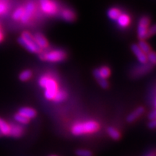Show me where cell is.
Here are the masks:
<instances>
[{"mask_svg":"<svg viewBox=\"0 0 156 156\" xmlns=\"http://www.w3.org/2000/svg\"><path fill=\"white\" fill-rule=\"evenodd\" d=\"M39 85L45 89L44 95L47 100H53L58 90V85L54 77L49 75H44L39 79Z\"/></svg>","mask_w":156,"mask_h":156,"instance_id":"1","label":"cell"},{"mask_svg":"<svg viewBox=\"0 0 156 156\" xmlns=\"http://www.w3.org/2000/svg\"><path fill=\"white\" fill-rule=\"evenodd\" d=\"M98 129V124L95 121H85L83 122H77L74 124L72 127V133L75 135H82L93 133Z\"/></svg>","mask_w":156,"mask_h":156,"instance_id":"2","label":"cell"},{"mask_svg":"<svg viewBox=\"0 0 156 156\" xmlns=\"http://www.w3.org/2000/svg\"><path fill=\"white\" fill-rule=\"evenodd\" d=\"M18 43L25 49L32 53H41L42 51L35 41L34 36L28 31L23 33L22 36L18 38Z\"/></svg>","mask_w":156,"mask_h":156,"instance_id":"3","label":"cell"},{"mask_svg":"<svg viewBox=\"0 0 156 156\" xmlns=\"http://www.w3.org/2000/svg\"><path fill=\"white\" fill-rule=\"evenodd\" d=\"M40 57L41 59L50 62H59L66 58V53L63 50L55 49L46 52H41Z\"/></svg>","mask_w":156,"mask_h":156,"instance_id":"4","label":"cell"},{"mask_svg":"<svg viewBox=\"0 0 156 156\" xmlns=\"http://www.w3.org/2000/svg\"><path fill=\"white\" fill-rule=\"evenodd\" d=\"M150 25V19L147 17H142L140 20L139 25H138L137 28V34L138 38L140 40H144V39L147 38V30L148 27Z\"/></svg>","mask_w":156,"mask_h":156,"instance_id":"5","label":"cell"},{"mask_svg":"<svg viewBox=\"0 0 156 156\" xmlns=\"http://www.w3.org/2000/svg\"><path fill=\"white\" fill-rule=\"evenodd\" d=\"M40 3L42 11L46 14L54 15L57 12V6L51 0H40Z\"/></svg>","mask_w":156,"mask_h":156,"instance_id":"6","label":"cell"},{"mask_svg":"<svg viewBox=\"0 0 156 156\" xmlns=\"http://www.w3.org/2000/svg\"><path fill=\"white\" fill-rule=\"evenodd\" d=\"M35 9H36V6H35L34 2H30L27 4L26 7L24 8V12H23V16L20 19L21 22L23 23H28L30 17H32V15H34Z\"/></svg>","mask_w":156,"mask_h":156,"instance_id":"7","label":"cell"},{"mask_svg":"<svg viewBox=\"0 0 156 156\" xmlns=\"http://www.w3.org/2000/svg\"><path fill=\"white\" fill-rule=\"evenodd\" d=\"M132 51H133L134 55L136 56L138 61H139L141 64H146L147 62V54L144 53L140 49L138 46V45L134 44L132 46Z\"/></svg>","mask_w":156,"mask_h":156,"instance_id":"8","label":"cell"},{"mask_svg":"<svg viewBox=\"0 0 156 156\" xmlns=\"http://www.w3.org/2000/svg\"><path fill=\"white\" fill-rule=\"evenodd\" d=\"M10 124V129H9V136H12L14 137H19L22 135L23 132H24V129L21 124Z\"/></svg>","mask_w":156,"mask_h":156,"instance_id":"9","label":"cell"},{"mask_svg":"<svg viewBox=\"0 0 156 156\" xmlns=\"http://www.w3.org/2000/svg\"><path fill=\"white\" fill-rule=\"evenodd\" d=\"M35 41L36 42V44L41 48H46L48 46V41L46 40V38H45L44 36L40 33H36V34L34 36Z\"/></svg>","mask_w":156,"mask_h":156,"instance_id":"10","label":"cell"},{"mask_svg":"<svg viewBox=\"0 0 156 156\" xmlns=\"http://www.w3.org/2000/svg\"><path fill=\"white\" fill-rule=\"evenodd\" d=\"M18 114L23 115V116L30 119H33L36 116V112L34 108H29V107H23V108H20Z\"/></svg>","mask_w":156,"mask_h":156,"instance_id":"11","label":"cell"},{"mask_svg":"<svg viewBox=\"0 0 156 156\" xmlns=\"http://www.w3.org/2000/svg\"><path fill=\"white\" fill-rule=\"evenodd\" d=\"M117 24L121 28H126L130 23V17L126 14H121L116 19Z\"/></svg>","mask_w":156,"mask_h":156,"instance_id":"12","label":"cell"},{"mask_svg":"<svg viewBox=\"0 0 156 156\" xmlns=\"http://www.w3.org/2000/svg\"><path fill=\"white\" fill-rule=\"evenodd\" d=\"M61 16L64 20L67 22H72L75 20V13L70 9H64L61 12Z\"/></svg>","mask_w":156,"mask_h":156,"instance_id":"13","label":"cell"},{"mask_svg":"<svg viewBox=\"0 0 156 156\" xmlns=\"http://www.w3.org/2000/svg\"><path fill=\"white\" fill-rule=\"evenodd\" d=\"M145 112V109L143 107H139V108H136L133 112L129 115L127 117V121L129 122H132L134 120H136L138 117H140L141 115L143 114Z\"/></svg>","mask_w":156,"mask_h":156,"instance_id":"14","label":"cell"},{"mask_svg":"<svg viewBox=\"0 0 156 156\" xmlns=\"http://www.w3.org/2000/svg\"><path fill=\"white\" fill-rule=\"evenodd\" d=\"M9 129H10V124L2 119H0V132L2 136L9 135Z\"/></svg>","mask_w":156,"mask_h":156,"instance_id":"15","label":"cell"},{"mask_svg":"<svg viewBox=\"0 0 156 156\" xmlns=\"http://www.w3.org/2000/svg\"><path fill=\"white\" fill-rule=\"evenodd\" d=\"M122 14L121 11L119 9L116 8V7H112V8L109 9L108 12H107V15L108 17L112 20H116L118 17Z\"/></svg>","mask_w":156,"mask_h":156,"instance_id":"16","label":"cell"},{"mask_svg":"<svg viewBox=\"0 0 156 156\" xmlns=\"http://www.w3.org/2000/svg\"><path fill=\"white\" fill-rule=\"evenodd\" d=\"M67 94L65 91L63 90H59L58 89L56 92L55 96H54L53 100L55 101V102H62L67 98Z\"/></svg>","mask_w":156,"mask_h":156,"instance_id":"17","label":"cell"},{"mask_svg":"<svg viewBox=\"0 0 156 156\" xmlns=\"http://www.w3.org/2000/svg\"><path fill=\"white\" fill-rule=\"evenodd\" d=\"M146 64H147V63H146ZM146 64H142V65L140 66V67H138L137 68H138V69H140V70L137 69H134V75L141 76L142 75H143V74H145L146 73H147V72L149 71V69H150V66L147 65Z\"/></svg>","mask_w":156,"mask_h":156,"instance_id":"18","label":"cell"},{"mask_svg":"<svg viewBox=\"0 0 156 156\" xmlns=\"http://www.w3.org/2000/svg\"><path fill=\"white\" fill-rule=\"evenodd\" d=\"M96 70V72L99 75L101 76V77L104 78V79H106L107 77H109V75H110V69H109L108 67H101V68H99V69H95Z\"/></svg>","mask_w":156,"mask_h":156,"instance_id":"19","label":"cell"},{"mask_svg":"<svg viewBox=\"0 0 156 156\" xmlns=\"http://www.w3.org/2000/svg\"><path fill=\"white\" fill-rule=\"evenodd\" d=\"M93 74H94L95 77L96 78V80H98V83L100 84L101 86L103 87V88H106V87H108V82L106 81V80L104 79V78L101 77V76L99 75L98 74L96 70H95Z\"/></svg>","mask_w":156,"mask_h":156,"instance_id":"20","label":"cell"},{"mask_svg":"<svg viewBox=\"0 0 156 156\" xmlns=\"http://www.w3.org/2000/svg\"><path fill=\"white\" fill-rule=\"evenodd\" d=\"M138 46H139L140 49H141L142 51H143L144 53H145L146 54L151 51V46H150L149 44H148L146 41H145L144 40H140L139 44H138Z\"/></svg>","mask_w":156,"mask_h":156,"instance_id":"21","label":"cell"},{"mask_svg":"<svg viewBox=\"0 0 156 156\" xmlns=\"http://www.w3.org/2000/svg\"><path fill=\"white\" fill-rule=\"evenodd\" d=\"M23 12H24V8L22 7H18V8L15 9L14 12H13L12 19L14 20H20L21 17H22Z\"/></svg>","mask_w":156,"mask_h":156,"instance_id":"22","label":"cell"},{"mask_svg":"<svg viewBox=\"0 0 156 156\" xmlns=\"http://www.w3.org/2000/svg\"><path fill=\"white\" fill-rule=\"evenodd\" d=\"M31 77H32V73H31L30 70L28 69L23 71L19 75V78L20 79V80L22 81L28 80L30 79Z\"/></svg>","mask_w":156,"mask_h":156,"instance_id":"23","label":"cell"},{"mask_svg":"<svg viewBox=\"0 0 156 156\" xmlns=\"http://www.w3.org/2000/svg\"><path fill=\"white\" fill-rule=\"evenodd\" d=\"M107 132H108V134L110 135V136H112L114 140H118L120 137L119 132L116 129L113 127H108V129H107Z\"/></svg>","mask_w":156,"mask_h":156,"instance_id":"24","label":"cell"},{"mask_svg":"<svg viewBox=\"0 0 156 156\" xmlns=\"http://www.w3.org/2000/svg\"><path fill=\"white\" fill-rule=\"evenodd\" d=\"M14 119L15 120V122L17 123H18L20 124H27L29 122V119L26 117L23 116V115L20 114H17L15 115Z\"/></svg>","mask_w":156,"mask_h":156,"instance_id":"25","label":"cell"},{"mask_svg":"<svg viewBox=\"0 0 156 156\" xmlns=\"http://www.w3.org/2000/svg\"><path fill=\"white\" fill-rule=\"evenodd\" d=\"M147 61H149L151 64H155L156 62V56H155V52L152 51H151L150 52H148L147 54Z\"/></svg>","mask_w":156,"mask_h":156,"instance_id":"26","label":"cell"},{"mask_svg":"<svg viewBox=\"0 0 156 156\" xmlns=\"http://www.w3.org/2000/svg\"><path fill=\"white\" fill-rule=\"evenodd\" d=\"M7 9V4L6 0H0V15L6 12Z\"/></svg>","mask_w":156,"mask_h":156,"instance_id":"27","label":"cell"},{"mask_svg":"<svg viewBox=\"0 0 156 156\" xmlns=\"http://www.w3.org/2000/svg\"><path fill=\"white\" fill-rule=\"evenodd\" d=\"M78 156H92V153L90 151L87 150H79L77 151Z\"/></svg>","mask_w":156,"mask_h":156,"instance_id":"28","label":"cell"},{"mask_svg":"<svg viewBox=\"0 0 156 156\" xmlns=\"http://www.w3.org/2000/svg\"><path fill=\"white\" fill-rule=\"evenodd\" d=\"M155 30H156V28H155V25H152L151 28H148L147 38H148V37H150L151 36H153V35L155 34Z\"/></svg>","mask_w":156,"mask_h":156,"instance_id":"29","label":"cell"},{"mask_svg":"<svg viewBox=\"0 0 156 156\" xmlns=\"http://www.w3.org/2000/svg\"><path fill=\"white\" fill-rule=\"evenodd\" d=\"M155 117H156V112H155V109H153V110L149 114L148 118H149L151 120H154V119H155Z\"/></svg>","mask_w":156,"mask_h":156,"instance_id":"30","label":"cell"},{"mask_svg":"<svg viewBox=\"0 0 156 156\" xmlns=\"http://www.w3.org/2000/svg\"><path fill=\"white\" fill-rule=\"evenodd\" d=\"M155 125H156V122H155V119L154 120H151V122H150L149 124H148V126H149V127L151 129H154L155 127Z\"/></svg>","mask_w":156,"mask_h":156,"instance_id":"31","label":"cell"},{"mask_svg":"<svg viewBox=\"0 0 156 156\" xmlns=\"http://www.w3.org/2000/svg\"><path fill=\"white\" fill-rule=\"evenodd\" d=\"M3 39V34L1 30V26H0V41H2Z\"/></svg>","mask_w":156,"mask_h":156,"instance_id":"32","label":"cell"},{"mask_svg":"<svg viewBox=\"0 0 156 156\" xmlns=\"http://www.w3.org/2000/svg\"><path fill=\"white\" fill-rule=\"evenodd\" d=\"M0 136H2V134H1V132H0Z\"/></svg>","mask_w":156,"mask_h":156,"instance_id":"33","label":"cell"},{"mask_svg":"<svg viewBox=\"0 0 156 156\" xmlns=\"http://www.w3.org/2000/svg\"><path fill=\"white\" fill-rule=\"evenodd\" d=\"M51 156H56V155H51Z\"/></svg>","mask_w":156,"mask_h":156,"instance_id":"34","label":"cell"}]
</instances>
